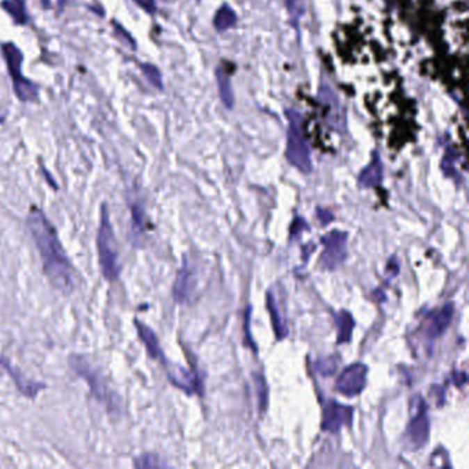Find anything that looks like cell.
I'll return each mask as SVG.
<instances>
[{"mask_svg":"<svg viewBox=\"0 0 469 469\" xmlns=\"http://www.w3.org/2000/svg\"><path fill=\"white\" fill-rule=\"evenodd\" d=\"M256 379V387H257V394H259V402L263 408H266L267 404V388H266V383L264 379L262 376H255Z\"/></svg>","mask_w":469,"mask_h":469,"instance_id":"cell-27","label":"cell"},{"mask_svg":"<svg viewBox=\"0 0 469 469\" xmlns=\"http://www.w3.org/2000/svg\"><path fill=\"white\" fill-rule=\"evenodd\" d=\"M113 26H115V33L118 35V38H120L125 45H129L131 49H135V40L129 36V33H128L124 28H121L118 22H115Z\"/></svg>","mask_w":469,"mask_h":469,"instance_id":"cell-28","label":"cell"},{"mask_svg":"<svg viewBox=\"0 0 469 469\" xmlns=\"http://www.w3.org/2000/svg\"><path fill=\"white\" fill-rule=\"evenodd\" d=\"M1 53L6 61L13 86H14V93L15 95L22 101V102H31L38 98V86L28 80L22 72V61H24V54L21 50L14 45V43H4L1 45Z\"/></svg>","mask_w":469,"mask_h":469,"instance_id":"cell-5","label":"cell"},{"mask_svg":"<svg viewBox=\"0 0 469 469\" xmlns=\"http://www.w3.org/2000/svg\"><path fill=\"white\" fill-rule=\"evenodd\" d=\"M238 21V15L234 10L229 4H223L219 7L214 17V26L218 32H226L232 28H234Z\"/></svg>","mask_w":469,"mask_h":469,"instance_id":"cell-20","label":"cell"},{"mask_svg":"<svg viewBox=\"0 0 469 469\" xmlns=\"http://www.w3.org/2000/svg\"><path fill=\"white\" fill-rule=\"evenodd\" d=\"M324 244V253L321 256V264L325 270L337 269L347 257V241L349 234L340 230H332L321 238Z\"/></svg>","mask_w":469,"mask_h":469,"instance_id":"cell-7","label":"cell"},{"mask_svg":"<svg viewBox=\"0 0 469 469\" xmlns=\"http://www.w3.org/2000/svg\"><path fill=\"white\" fill-rule=\"evenodd\" d=\"M366 381L367 366L363 363H352L339 376L336 388L346 397H355L365 390Z\"/></svg>","mask_w":469,"mask_h":469,"instance_id":"cell-8","label":"cell"},{"mask_svg":"<svg viewBox=\"0 0 469 469\" xmlns=\"http://www.w3.org/2000/svg\"><path fill=\"white\" fill-rule=\"evenodd\" d=\"M26 225L38 245L49 281L65 294L72 292L74 289L73 266L63 251L56 228L46 218L45 212L36 207L31 208Z\"/></svg>","mask_w":469,"mask_h":469,"instance_id":"cell-1","label":"cell"},{"mask_svg":"<svg viewBox=\"0 0 469 469\" xmlns=\"http://www.w3.org/2000/svg\"><path fill=\"white\" fill-rule=\"evenodd\" d=\"M411 408L414 411L404 435V443L408 450L417 452L428 443L429 415H428V406L421 395H415L413 398Z\"/></svg>","mask_w":469,"mask_h":469,"instance_id":"cell-6","label":"cell"},{"mask_svg":"<svg viewBox=\"0 0 469 469\" xmlns=\"http://www.w3.org/2000/svg\"><path fill=\"white\" fill-rule=\"evenodd\" d=\"M266 304H267V310L270 312V318H271V324H273V328H274V333L277 336L278 340H283L288 336L289 331H288V326L285 324V319L281 314V310L277 304V300L274 297V294L271 292L267 294V297H266Z\"/></svg>","mask_w":469,"mask_h":469,"instance_id":"cell-16","label":"cell"},{"mask_svg":"<svg viewBox=\"0 0 469 469\" xmlns=\"http://www.w3.org/2000/svg\"><path fill=\"white\" fill-rule=\"evenodd\" d=\"M318 219H319V222H321L324 226H326V225H329V223L333 221V215H332V212H329V211H326V209L318 208Z\"/></svg>","mask_w":469,"mask_h":469,"instance_id":"cell-30","label":"cell"},{"mask_svg":"<svg viewBox=\"0 0 469 469\" xmlns=\"http://www.w3.org/2000/svg\"><path fill=\"white\" fill-rule=\"evenodd\" d=\"M141 67H142L143 74L146 76V79L149 80V83H150L152 86H154V87L159 88V90H163V88H164V84H163V76H161V72L159 70L157 66L150 65V63H143Z\"/></svg>","mask_w":469,"mask_h":469,"instance_id":"cell-25","label":"cell"},{"mask_svg":"<svg viewBox=\"0 0 469 469\" xmlns=\"http://www.w3.org/2000/svg\"><path fill=\"white\" fill-rule=\"evenodd\" d=\"M353 418V408L342 405L336 401H329L324 408L322 429L328 432H337L343 427L350 425Z\"/></svg>","mask_w":469,"mask_h":469,"instance_id":"cell-10","label":"cell"},{"mask_svg":"<svg viewBox=\"0 0 469 469\" xmlns=\"http://www.w3.org/2000/svg\"><path fill=\"white\" fill-rule=\"evenodd\" d=\"M318 98L326 111V121L335 129H346V113L340 105L339 97L329 84L319 87Z\"/></svg>","mask_w":469,"mask_h":469,"instance_id":"cell-9","label":"cell"},{"mask_svg":"<svg viewBox=\"0 0 469 469\" xmlns=\"http://www.w3.org/2000/svg\"><path fill=\"white\" fill-rule=\"evenodd\" d=\"M131 208V221H132V232L134 234L142 235L145 233V222H146V214L145 208L139 202H132L129 205Z\"/></svg>","mask_w":469,"mask_h":469,"instance_id":"cell-22","label":"cell"},{"mask_svg":"<svg viewBox=\"0 0 469 469\" xmlns=\"http://www.w3.org/2000/svg\"><path fill=\"white\" fill-rule=\"evenodd\" d=\"M337 366H339V358L335 356V355L321 358L315 362L317 372L324 377H329V376L335 374V372L337 370Z\"/></svg>","mask_w":469,"mask_h":469,"instance_id":"cell-23","label":"cell"},{"mask_svg":"<svg viewBox=\"0 0 469 469\" xmlns=\"http://www.w3.org/2000/svg\"><path fill=\"white\" fill-rule=\"evenodd\" d=\"M285 7L288 10V14L291 17L292 25L297 28L301 17L305 14V4L304 0H284Z\"/></svg>","mask_w":469,"mask_h":469,"instance_id":"cell-24","label":"cell"},{"mask_svg":"<svg viewBox=\"0 0 469 469\" xmlns=\"http://www.w3.org/2000/svg\"><path fill=\"white\" fill-rule=\"evenodd\" d=\"M0 365H3L6 369H7V372H8V374L14 379V381H15V384H17V387L19 388V391L22 392V394H25L26 397H31V398H33V397H36L38 395V392H39V390H42V388H45V384H38V383H32V381H28V380H25V377H22V376H18V373L15 372V369H13L6 360H4V358H0Z\"/></svg>","mask_w":469,"mask_h":469,"instance_id":"cell-19","label":"cell"},{"mask_svg":"<svg viewBox=\"0 0 469 469\" xmlns=\"http://www.w3.org/2000/svg\"><path fill=\"white\" fill-rule=\"evenodd\" d=\"M288 118V135L285 156L291 166L303 174L312 171L311 152L303 134V116L296 109H287Z\"/></svg>","mask_w":469,"mask_h":469,"instance_id":"cell-3","label":"cell"},{"mask_svg":"<svg viewBox=\"0 0 469 469\" xmlns=\"http://www.w3.org/2000/svg\"><path fill=\"white\" fill-rule=\"evenodd\" d=\"M135 325H136V331H138V336L141 339V342L145 344L146 351L149 353V356H152L153 359H164V355L161 351L159 339L156 336V333L143 322L135 319Z\"/></svg>","mask_w":469,"mask_h":469,"instance_id":"cell-15","label":"cell"},{"mask_svg":"<svg viewBox=\"0 0 469 469\" xmlns=\"http://www.w3.org/2000/svg\"><path fill=\"white\" fill-rule=\"evenodd\" d=\"M384 176V164L377 150H373L370 163L360 171L358 176V186L360 189H372L380 186Z\"/></svg>","mask_w":469,"mask_h":469,"instance_id":"cell-13","label":"cell"},{"mask_svg":"<svg viewBox=\"0 0 469 469\" xmlns=\"http://www.w3.org/2000/svg\"><path fill=\"white\" fill-rule=\"evenodd\" d=\"M337 325V344H346L351 342L352 332L355 328V321L349 311H339L336 314Z\"/></svg>","mask_w":469,"mask_h":469,"instance_id":"cell-18","label":"cell"},{"mask_svg":"<svg viewBox=\"0 0 469 469\" xmlns=\"http://www.w3.org/2000/svg\"><path fill=\"white\" fill-rule=\"evenodd\" d=\"M132 1L142 10H145L148 14H154L157 11L156 0H132Z\"/></svg>","mask_w":469,"mask_h":469,"instance_id":"cell-29","label":"cell"},{"mask_svg":"<svg viewBox=\"0 0 469 469\" xmlns=\"http://www.w3.org/2000/svg\"><path fill=\"white\" fill-rule=\"evenodd\" d=\"M70 365L79 376H81L84 380H87V383L91 388V394L102 405H105L108 408V411H113V413L121 411V398L108 385L102 373H100V369L94 367L83 356H72Z\"/></svg>","mask_w":469,"mask_h":469,"instance_id":"cell-4","label":"cell"},{"mask_svg":"<svg viewBox=\"0 0 469 469\" xmlns=\"http://www.w3.org/2000/svg\"><path fill=\"white\" fill-rule=\"evenodd\" d=\"M97 248H98L100 266L102 270V276L111 283L116 281L121 271V266L118 263L116 237H115L106 204L102 205V211H101V223L98 229Z\"/></svg>","mask_w":469,"mask_h":469,"instance_id":"cell-2","label":"cell"},{"mask_svg":"<svg viewBox=\"0 0 469 469\" xmlns=\"http://www.w3.org/2000/svg\"><path fill=\"white\" fill-rule=\"evenodd\" d=\"M134 466L136 468H159V467H166V464L154 454H143L138 459H135Z\"/></svg>","mask_w":469,"mask_h":469,"instance_id":"cell-26","label":"cell"},{"mask_svg":"<svg viewBox=\"0 0 469 469\" xmlns=\"http://www.w3.org/2000/svg\"><path fill=\"white\" fill-rule=\"evenodd\" d=\"M163 360L166 363L168 377L175 387L183 390L189 395L196 394V392L201 394V391H202L201 383L198 381L197 376L193 372H190V370H187V369H184L179 365H175V363L166 362V359H163Z\"/></svg>","mask_w":469,"mask_h":469,"instance_id":"cell-12","label":"cell"},{"mask_svg":"<svg viewBox=\"0 0 469 469\" xmlns=\"http://www.w3.org/2000/svg\"><path fill=\"white\" fill-rule=\"evenodd\" d=\"M197 288V274L189 260L184 257L183 264L177 273L175 285H174V299L177 303L184 304L190 301L191 296Z\"/></svg>","mask_w":469,"mask_h":469,"instance_id":"cell-11","label":"cell"},{"mask_svg":"<svg viewBox=\"0 0 469 469\" xmlns=\"http://www.w3.org/2000/svg\"><path fill=\"white\" fill-rule=\"evenodd\" d=\"M454 315V305L452 303L445 304L429 321L427 326V335L429 339H438L450 326Z\"/></svg>","mask_w":469,"mask_h":469,"instance_id":"cell-14","label":"cell"},{"mask_svg":"<svg viewBox=\"0 0 469 469\" xmlns=\"http://www.w3.org/2000/svg\"><path fill=\"white\" fill-rule=\"evenodd\" d=\"M216 84H218V90H219V97L225 105L226 109H233L234 108V94H233V88H232V81L230 77L228 74V72H225V69L222 66L216 67Z\"/></svg>","mask_w":469,"mask_h":469,"instance_id":"cell-17","label":"cell"},{"mask_svg":"<svg viewBox=\"0 0 469 469\" xmlns=\"http://www.w3.org/2000/svg\"><path fill=\"white\" fill-rule=\"evenodd\" d=\"M1 7L8 13L17 25H25L28 22L25 0H4L1 1Z\"/></svg>","mask_w":469,"mask_h":469,"instance_id":"cell-21","label":"cell"}]
</instances>
